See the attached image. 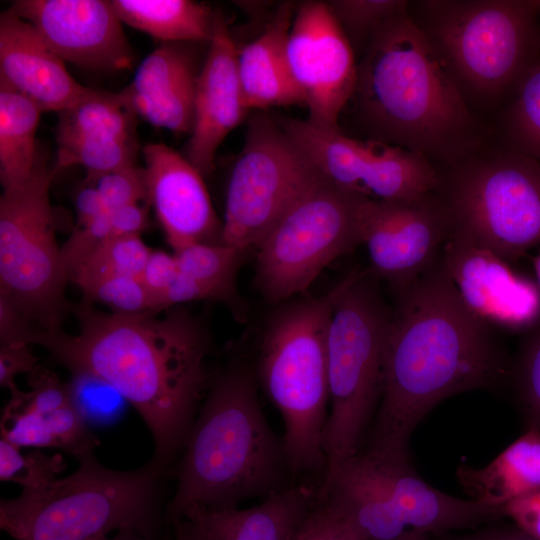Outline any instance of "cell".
<instances>
[{"instance_id": "6da1fadb", "label": "cell", "mask_w": 540, "mask_h": 540, "mask_svg": "<svg viewBox=\"0 0 540 540\" xmlns=\"http://www.w3.org/2000/svg\"><path fill=\"white\" fill-rule=\"evenodd\" d=\"M74 311L76 334L39 331L31 344L45 348L72 375L109 384L132 405L154 441L149 462L166 474L184 449L211 380L208 332L179 307L126 315L83 301Z\"/></svg>"}, {"instance_id": "7a4b0ae2", "label": "cell", "mask_w": 540, "mask_h": 540, "mask_svg": "<svg viewBox=\"0 0 540 540\" xmlns=\"http://www.w3.org/2000/svg\"><path fill=\"white\" fill-rule=\"evenodd\" d=\"M383 347V386L367 452L409 461L413 430L441 401L494 389L512 372L493 329L461 299L440 258L394 291Z\"/></svg>"}, {"instance_id": "3957f363", "label": "cell", "mask_w": 540, "mask_h": 540, "mask_svg": "<svg viewBox=\"0 0 540 540\" xmlns=\"http://www.w3.org/2000/svg\"><path fill=\"white\" fill-rule=\"evenodd\" d=\"M181 454L165 511L171 525L193 507H238L291 485L282 439L263 414L254 372L242 362L211 377Z\"/></svg>"}, {"instance_id": "277c9868", "label": "cell", "mask_w": 540, "mask_h": 540, "mask_svg": "<svg viewBox=\"0 0 540 540\" xmlns=\"http://www.w3.org/2000/svg\"><path fill=\"white\" fill-rule=\"evenodd\" d=\"M352 98L382 142L422 155L446 147L469 124L442 56L407 12L371 37L357 65Z\"/></svg>"}, {"instance_id": "5b68a950", "label": "cell", "mask_w": 540, "mask_h": 540, "mask_svg": "<svg viewBox=\"0 0 540 540\" xmlns=\"http://www.w3.org/2000/svg\"><path fill=\"white\" fill-rule=\"evenodd\" d=\"M360 269L326 293L280 308L265 329L257 373L284 424L282 444L292 477L322 472L328 418V330L334 305Z\"/></svg>"}, {"instance_id": "8992f818", "label": "cell", "mask_w": 540, "mask_h": 540, "mask_svg": "<svg viewBox=\"0 0 540 540\" xmlns=\"http://www.w3.org/2000/svg\"><path fill=\"white\" fill-rule=\"evenodd\" d=\"M77 460L69 476L1 500V529L15 540H99L125 528L159 535L163 472L150 462L112 470L93 452Z\"/></svg>"}, {"instance_id": "52a82bcc", "label": "cell", "mask_w": 540, "mask_h": 540, "mask_svg": "<svg viewBox=\"0 0 540 540\" xmlns=\"http://www.w3.org/2000/svg\"><path fill=\"white\" fill-rule=\"evenodd\" d=\"M376 279L369 269L360 270L331 315L327 343L330 412L322 437L326 469L321 484L358 453L380 403L383 347L391 309Z\"/></svg>"}, {"instance_id": "ba28073f", "label": "cell", "mask_w": 540, "mask_h": 540, "mask_svg": "<svg viewBox=\"0 0 540 540\" xmlns=\"http://www.w3.org/2000/svg\"><path fill=\"white\" fill-rule=\"evenodd\" d=\"M55 174L39 155L31 175L0 197V294L44 332L62 330L72 310L49 195Z\"/></svg>"}, {"instance_id": "9c48e42d", "label": "cell", "mask_w": 540, "mask_h": 540, "mask_svg": "<svg viewBox=\"0 0 540 540\" xmlns=\"http://www.w3.org/2000/svg\"><path fill=\"white\" fill-rule=\"evenodd\" d=\"M364 198L322 176L292 205L256 249L254 283L267 302L304 292L328 264L362 244Z\"/></svg>"}, {"instance_id": "30bf717a", "label": "cell", "mask_w": 540, "mask_h": 540, "mask_svg": "<svg viewBox=\"0 0 540 540\" xmlns=\"http://www.w3.org/2000/svg\"><path fill=\"white\" fill-rule=\"evenodd\" d=\"M433 44L460 77L482 92L521 80L538 61L540 1H428Z\"/></svg>"}, {"instance_id": "8fae6325", "label": "cell", "mask_w": 540, "mask_h": 540, "mask_svg": "<svg viewBox=\"0 0 540 540\" xmlns=\"http://www.w3.org/2000/svg\"><path fill=\"white\" fill-rule=\"evenodd\" d=\"M322 175L275 118L256 113L229 178L223 243L257 249L268 232Z\"/></svg>"}, {"instance_id": "7c38bea8", "label": "cell", "mask_w": 540, "mask_h": 540, "mask_svg": "<svg viewBox=\"0 0 540 540\" xmlns=\"http://www.w3.org/2000/svg\"><path fill=\"white\" fill-rule=\"evenodd\" d=\"M455 225L506 261L540 245V162L523 153L469 164L452 177Z\"/></svg>"}, {"instance_id": "4fadbf2b", "label": "cell", "mask_w": 540, "mask_h": 540, "mask_svg": "<svg viewBox=\"0 0 540 540\" xmlns=\"http://www.w3.org/2000/svg\"><path fill=\"white\" fill-rule=\"evenodd\" d=\"M275 119L325 179L354 194L410 201L440 185L436 171L420 153L380 140L353 139L339 128H321L307 120Z\"/></svg>"}, {"instance_id": "5bb4252c", "label": "cell", "mask_w": 540, "mask_h": 540, "mask_svg": "<svg viewBox=\"0 0 540 540\" xmlns=\"http://www.w3.org/2000/svg\"><path fill=\"white\" fill-rule=\"evenodd\" d=\"M349 464L369 496L381 529L393 540L412 532L441 534L479 527L504 517L501 508L443 493L427 484L409 461H394L367 451Z\"/></svg>"}, {"instance_id": "9a60e30c", "label": "cell", "mask_w": 540, "mask_h": 540, "mask_svg": "<svg viewBox=\"0 0 540 540\" xmlns=\"http://www.w3.org/2000/svg\"><path fill=\"white\" fill-rule=\"evenodd\" d=\"M360 217L369 270L394 291L413 283L436 262L455 225L447 200L433 193L397 202L365 197Z\"/></svg>"}, {"instance_id": "2e32d148", "label": "cell", "mask_w": 540, "mask_h": 540, "mask_svg": "<svg viewBox=\"0 0 540 540\" xmlns=\"http://www.w3.org/2000/svg\"><path fill=\"white\" fill-rule=\"evenodd\" d=\"M287 59L308 109L307 121L338 128L340 113L354 93L357 65L352 45L327 3L305 1L297 6Z\"/></svg>"}, {"instance_id": "e0dca14e", "label": "cell", "mask_w": 540, "mask_h": 540, "mask_svg": "<svg viewBox=\"0 0 540 540\" xmlns=\"http://www.w3.org/2000/svg\"><path fill=\"white\" fill-rule=\"evenodd\" d=\"M440 261L468 309L492 329L528 332L540 322V288L454 225Z\"/></svg>"}, {"instance_id": "ac0fdd59", "label": "cell", "mask_w": 540, "mask_h": 540, "mask_svg": "<svg viewBox=\"0 0 540 540\" xmlns=\"http://www.w3.org/2000/svg\"><path fill=\"white\" fill-rule=\"evenodd\" d=\"M9 10L28 21L64 62L106 71L133 64L132 48L110 1L17 0Z\"/></svg>"}, {"instance_id": "d6986e66", "label": "cell", "mask_w": 540, "mask_h": 540, "mask_svg": "<svg viewBox=\"0 0 540 540\" xmlns=\"http://www.w3.org/2000/svg\"><path fill=\"white\" fill-rule=\"evenodd\" d=\"M147 201L174 251L191 244H222L220 221L202 174L176 150L163 143L143 148Z\"/></svg>"}, {"instance_id": "ffe728a7", "label": "cell", "mask_w": 540, "mask_h": 540, "mask_svg": "<svg viewBox=\"0 0 540 540\" xmlns=\"http://www.w3.org/2000/svg\"><path fill=\"white\" fill-rule=\"evenodd\" d=\"M238 51L222 13L214 12L212 34L196 85L193 128L185 150L186 159L203 177L213 171L220 144L249 111L238 72Z\"/></svg>"}, {"instance_id": "44dd1931", "label": "cell", "mask_w": 540, "mask_h": 540, "mask_svg": "<svg viewBox=\"0 0 540 540\" xmlns=\"http://www.w3.org/2000/svg\"><path fill=\"white\" fill-rule=\"evenodd\" d=\"M30 390L19 391L5 405L1 438L15 446L57 448L79 458L100 444L76 406L69 383L39 365L28 375Z\"/></svg>"}, {"instance_id": "7402d4cb", "label": "cell", "mask_w": 540, "mask_h": 540, "mask_svg": "<svg viewBox=\"0 0 540 540\" xmlns=\"http://www.w3.org/2000/svg\"><path fill=\"white\" fill-rule=\"evenodd\" d=\"M65 62L37 30L9 9L0 15V80L43 111L75 104L89 88L79 84Z\"/></svg>"}, {"instance_id": "603a6c76", "label": "cell", "mask_w": 540, "mask_h": 540, "mask_svg": "<svg viewBox=\"0 0 540 540\" xmlns=\"http://www.w3.org/2000/svg\"><path fill=\"white\" fill-rule=\"evenodd\" d=\"M190 43H162L138 66L121 95L136 116L174 133L190 134L200 69Z\"/></svg>"}, {"instance_id": "cb8c5ba5", "label": "cell", "mask_w": 540, "mask_h": 540, "mask_svg": "<svg viewBox=\"0 0 540 540\" xmlns=\"http://www.w3.org/2000/svg\"><path fill=\"white\" fill-rule=\"evenodd\" d=\"M316 501L312 487L291 484L254 507H193L183 518L204 540H292Z\"/></svg>"}, {"instance_id": "d4e9b609", "label": "cell", "mask_w": 540, "mask_h": 540, "mask_svg": "<svg viewBox=\"0 0 540 540\" xmlns=\"http://www.w3.org/2000/svg\"><path fill=\"white\" fill-rule=\"evenodd\" d=\"M296 8L280 4L259 37L238 51V72L250 109L302 105L287 59V40Z\"/></svg>"}, {"instance_id": "484cf974", "label": "cell", "mask_w": 540, "mask_h": 540, "mask_svg": "<svg viewBox=\"0 0 540 540\" xmlns=\"http://www.w3.org/2000/svg\"><path fill=\"white\" fill-rule=\"evenodd\" d=\"M457 478L472 500L501 508L540 489V430L529 428L483 468L460 466Z\"/></svg>"}, {"instance_id": "4316f807", "label": "cell", "mask_w": 540, "mask_h": 540, "mask_svg": "<svg viewBox=\"0 0 540 540\" xmlns=\"http://www.w3.org/2000/svg\"><path fill=\"white\" fill-rule=\"evenodd\" d=\"M121 20L162 43H208L214 12L191 0H112Z\"/></svg>"}, {"instance_id": "83f0119b", "label": "cell", "mask_w": 540, "mask_h": 540, "mask_svg": "<svg viewBox=\"0 0 540 540\" xmlns=\"http://www.w3.org/2000/svg\"><path fill=\"white\" fill-rule=\"evenodd\" d=\"M42 110L0 80V182L3 190L25 181L39 153L36 134Z\"/></svg>"}, {"instance_id": "f1b7e54d", "label": "cell", "mask_w": 540, "mask_h": 540, "mask_svg": "<svg viewBox=\"0 0 540 540\" xmlns=\"http://www.w3.org/2000/svg\"><path fill=\"white\" fill-rule=\"evenodd\" d=\"M57 140L94 138L134 141L135 114L121 93L88 89L59 113Z\"/></svg>"}, {"instance_id": "f546056e", "label": "cell", "mask_w": 540, "mask_h": 540, "mask_svg": "<svg viewBox=\"0 0 540 540\" xmlns=\"http://www.w3.org/2000/svg\"><path fill=\"white\" fill-rule=\"evenodd\" d=\"M247 253L224 243H196L173 254L180 273L200 284L210 300L226 304L241 317L244 307L236 290V277Z\"/></svg>"}, {"instance_id": "4dcf8cb0", "label": "cell", "mask_w": 540, "mask_h": 540, "mask_svg": "<svg viewBox=\"0 0 540 540\" xmlns=\"http://www.w3.org/2000/svg\"><path fill=\"white\" fill-rule=\"evenodd\" d=\"M151 252L141 235L110 237L72 272L69 280L82 290L111 276L141 278Z\"/></svg>"}, {"instance_id": "1f68e13d", "label": "cell", "mask_w": 540, "mask_h": 540, "mask_svg": "<svg viewBox=\"0 0 540 540\" xmlns=\"http://www.w3.org/2000/svg\"><path fill=\"white\" fill-rule=\"evenodd\" d=\"M58 141L56 173L72 165L87 172L86 183L113 170L134 164V141L115 139L77 138Z\"/></svg>"}, {"instance_id": "d6a6232c", "label": "cell", "mask_w": 540, "mask_h": 540, "mask_svg": "<svg viewBox=\"0 0 540 540\" xmlns=\"http://www.w3.org/2000/svg\"><path fill=\"white\" fill-rule=\"evenodd\" d=\"M350 44L371 37L390 18L407 12L400 0H334L326 2Z\"/></svg>"}, {"instance_id": "836d02e7", "label": "cell", "mask_w": 540, "mask_h": 540, "mask_svg": "<svg viewBox=\"0 0 540 540\" xmlns=\"http://www.w3.org/2000/svg\"><path fill=\"white\" fill-rule=\"evenodd\" d=\"M511 133L519 152L540 162V59L520 80L511 112Z\"/></svg>"}, {"instance_id": "e575fe53", "label": "cell", "mask_w": 540, "mask_h": 540, "mask_svg": "<svg viewBox=\"0 0 540 540\" xmlns=\"http://www.w3.org/2000/svg\"><path fill=\"white\" fill-rule=\"evenodd\" d=\"M21 448L4 438L0 440V479L19 484L22 489L41 487L66 468L60 454L52 456L35 450L22 454Z\"/></svg>"}, {"instance_id": "d590c367", "label": "cell", "mask_w": 540, "mask_h": 540, "mask_svg": "<svg viewBox=\"0 0 540 540\" xmlns=\"http://www.w3.org/2000/svg\"><path fill=\"white\" fill-rule=\"evenodd\" d=\"M84 301L98 302L116 314H142L161 312L141 278L111 276L99 280L81 290Z\"/></svg>"}, {"instance_id": "8d00e7d4", "label": "cell", "mask_w": 540, "mask_h": 540, "mask_svg": "<svg viewBox=\"0 0 540 540\" xmlns=\"http://www.w3.org/2000/svg\"><path fill=\"white\" fill-rule=\"evenodd\" d=\"M511 376L529 428L540 430V322L527 332Z\"/></svg>"}, {"instance_id": "74e56055", "label": "cell", "mask_w": 540, "mask_h": 540, "mask_svg": "<svg viewBox=\"0 0 540 540\" xmlns=\"http://www.w3.org/2000/svg\"><path fill=\"white\" fill-rule=\"evenodd\" d=\"M88 184L96 187L107 211L141 203L148 198L145 168L135 163L101 175Z\"/></svg>"}, {"instance_id": "f35d334b", "label": "cell", "mask_w": 540, "mask_h": 540, "mask_svg": "<svg viewBox=\"0 0 540 540\" xmlns=\"http://www.w3.org/2000/svg\"><path fill=\"white\" fill-rule=\"evenodd\" d=\"M292 540H361V538L332 503L317 498Z\"/></svg>"}, {"instance_id": "ab89813d", "label": "cell", "mask_w": 540, "mask_h": 540, "mask_svg": "<svg viewBox=\"0 0 540 540\" xmlns=\"http://www.w3.org/2000/svg\"><path fill=\"white\" fill-rule=\"evenodd\" d=\"M74 402L86 421L114 415L123 397L109 384L89 375H73L69 383Z\"/></svg>"}, {"instance_id": "60d3db41", "label": "cell", "mask_w": 540, "mask_h": 540, "mask_svg": "<svg viewBox=\"0 0 540 540\" xmlns=\"http://www.w3.org/2000/svg\"><path fill=\"white\" fill-rule=\"evenodd\" d=\"M38 358L26 343L0 344V385L13 395L19 392L16 376L21 373L30 374L37 367Z\"/></svg>"}, {"instance_id": "b9f144b4", "label": "cell", "mask_w": 540, "mask_h": 540, "mask_svg": "<svg viewBox=\"0 0 540 540\" xmlns=\"http://www.w3.org/2000/svg\"><path fill=\"white\" fill-rule=\"evenodd\" d=\"M177 271L174 254L163 250H152L141 275V280L154 297L161 312L165 311L163 307L164 292Z\"/></svg>"}, {"instance_id": "7bdbcfd3", "label": "cell", "mask_w": 540, "mask_h": 540, "mask_svg": "<svg viewBox=\"0 0 540 540\" xmlns=\"http://www.w3.org/2000/svg\"><path fill=\"white\" fill-rule=\"evenodd\" d=\"M503 515L516 527L540 540V489L506 504Z\"/></svg>"}, {"instance_id": "ee69618b", "label": "cell", "mask_w": 540, "mask_h": 540, "mask_svg": "<svg viewBox=\"0 0 540 540\" xmlns=\"http://www.w3.org/2000/svg\"><path fill=\"white\" fill-rule=\"evenodd\" d=\"M112 236L141 235L147 227V210L141 203L109 211Z\"/></svg>"}, {"instance_id": "f6af8a7d", "label": "cell", "mask_w": 540, "mask_h": 540, "mask_svg": "<svg viewBox=\"0 0 540 540\" xmlns=\"http://www.w3.org/2000/svg\"><path fill=\"white\" fill-rule=\"evenodd\" d=\"M75 208L78 225H83L107 212L100 193L94 185L88 183L78 191L75 197Z\"/></svg>"}, {"instance_id": "bcb514c9", "label": "cell", "mask_w": 540, "mask_h": 540, "mask_svg": "<svg viewBox=\"0 0 540 540\" xmlns=\"http://www.w3.org/2000/svg\"><path fill=\"white\" fill-rule=\"evenodd\" d=\"M452 540H538L515 525L494 526L480 529L463 537Z\"/></svg>"}, {"instance_id": "7dc6e473", "label": "cell", "mask_w": 540, "mask_h": 540, "mask_svg": "<svg viewBox=\"0 0 540 540\" xmlns=\"http://www.w3.org/2000/svg\"><path fill=\"white\" fill-rule=\"evenodd\" d=\"M173 540H204L195 525L188 519H180L172 524Z\"/></svg>"}, {"instance_id": "c3c4849f", "label": "cell", "mask_w": 540, "mask_h": 540, "mask_svg": "<svg viewBox=\"0 0 540 540\" xmlns=\"http://www.w3.org/2000/svg\"><path fill=\"white\" fill-rule=\"evenodd\" d=\"M99 540H160L159 535H148L133 528L116 531L113 536H106Z\"/></svg>"}, {"instance_id": "681fc988", "label": "cell", "mask_w": 540, "mask_h": 540, "mask_svg": "<svg viewBox=\"0 0 540 540\" xmlns=\"http://www.w3.org/2000/svg\"><path fill=\"white\" fill-rule=\"evenodd\" d=\"M534 270L536 273V278L540 286V254L534 259Z\"/></svg>"}, {"instance_id": "f907efd6", "label": "cell", "mask_w": 540, "mask_h": 540, "mask_svg": "<svg viewBox=\"0 0 540 540\" xmlns=\"http://www.w3.org/2000/svg\"><path fill=\"white\" fill-rule=\"evenodd\" d=\"M404 540H427V536L420 533H413Z\"/></svg>"}]
</instances>
